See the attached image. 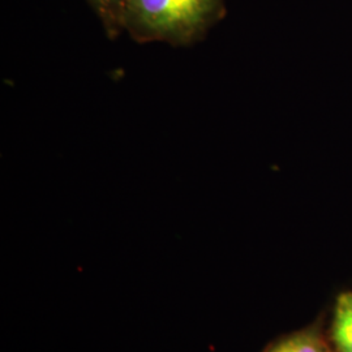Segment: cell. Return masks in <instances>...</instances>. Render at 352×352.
I'll list each match as a JSON object with an SVG mask.
<instances>
[{
	"label": "cell",
	"instance_id": "6da1fadb",
	"mask_svg": "<svg viewBox=\"0 0 352 352\" xmlns=\"http://www.w3.org/2000/svg\"><path fill=\"white\" fill-rule=\"evenodd\" d=\"M226 13L225 0H124L123 28L139 43L190 46Z\"/></svg>",
	"mask_w": 352,
	"mask_h": 352
},
{
	"label": "cell",
	"instance_id": "277c9868",
	"mask_svg": "<svg viewBox=\"0 0 352 352\" xmlns=\"http://www.w3.org/2000/svg\"><path fill=\"white\" fill-rule=\"evenodd\" d=\"M272 352H327L322 343L311 334H299L279 343Z\"/></svg>",
	"mask_w": 352,
	"mask_h": 352
},
{
	"label": "cell",
	"instance_id": "7a4b0ae2",
	"mask_svg": "<svg viewBox=\"0 0 352 352\" xmlns=\"http://www.w3.org/2000/svg\"><path fill=\"white\" fill-rule=\"evenodd\" d=\"M333 336L340 352H352V294L340 295L334 315Z\"/></svg>",
	"mask_w": 352,
	"mask_h": 352
},
{
	"label": "cell",
	"instance_id": "3957f363",
	"mask_svg": "<svg viewBox=\"0 0 352 352\" xmlns=\"http://www.w3.org/2000/svg\"><path fill=\"white\" fill-rule=\"evenodd\" d=\"M88 3L101 20L102 26L107 37L113 39L119 37L122 32H124V0H88Z\"/></svg>",
	"mask_w": 352,
	"mask_h": 352
}]
</instances>
